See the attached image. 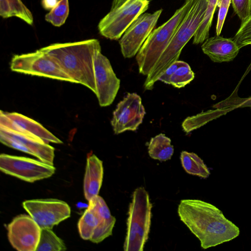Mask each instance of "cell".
Wrapping results in <instances>:
<instances>
[{"label": "cell", "mask_w": 251, "mask_h": 251, "mask_svg": "<svg viewBox=\"0 0 251 251\" xmlns=\"http://www.w3.org/2000/svg\"><path fill=\"white\" fill-rule=\"evenodd\" d=\"M231 111H232L231 109L228 108H215V109L201 112L195 116L188 117L182 123L183 129L186 133H189Z\"/></svg>", "instance_id": "cell-23"}, {"label": "cell", "mask_w": 251, "mask_h": 251, "mask_svg": "<svg viewBox=\"0 0 251 251\" xmlns=\"http://www.w3.org/2000/svg\"><path fill=\"white\" fill-rule=\"evenodd\" d=\"M174 149L171 140L165 134L160 133L150 140L148 145V153L154 159L165 161L171 158Z\"/></svg>", "instance_id": "cell-20"}, {"label": "cell", "mask_w": 251, "mask_h": 251, "mask_svg": "<svg viewBox=\"0 0 251 251\" xmlns=\"http://www.w3.org/2000/svg\"><path fill=\"white\" fill-rule=\"evenodd\" d=\"M217 109H230L233 110L238 107H251V97L249 98H240L237 93L233 92L227 99L223 100L213 106Z\"/></svg>", "instance_id": "cell-29"}, {"label": "cell", "mask_w": 251, "mask_h": 251, "mask_svg": "<svg viewBox=\"0 0 251 251\" xmlns=\"http://www.w3.org/2000/svg\"><path fill=\"white\" fill-rule=\"evenodd\" d=\"M146 111L142 99L135 93H128L113 111L111 125L115 134L135 131L142 124Z\"/></svg>", "instance_id": "cell-11"}, {"label": "cell", "mask_w": 251, "mask_h": 251, "mask_svg": "<svg viewBox=\"0 0 251 251\" xmlns=\"http://www.w3.org/2000/svg\"><path fill=\"white\" fill-rule=\"evenodd\" d=\"M231 2V0H219L218 1L219 9L216 28L217 35H220L221 33Z\"/></svg>", "instance_id": "cell-31"}, {"label": "cell", "mask_w": 251, "mask_h": 251, "mask_svg": "<svg viewBox=\"0 0 251 251\" xmlns=\"http://www.w3.org/2000/svg\"><path fill=\"white\" fill-rule=\"evenodd\" d=\"M96 96L100 106L110 105L114 100L120 87V80L116 76L108 59L98 50L94 57Z\"/></svg>", "instance_id": "cell-12"}, {"label": "cell", "mask_w": 251, "mask_h": 251, "mask_svg": "<svg viewBox=\"0 0 251 251\" xmlns=\"http://www.w3.org/2000/svg\"><path fill=\"white\" fill-rule=\"evenodd\" d=\"M100 223L99 216L91 201L78 222L80 237L84 240H91Z\"/></svg>", "instance_id": "cell-22"}, {"label": "cell", "mask_w": 251, "mask_h": 251, "mask_svg": "<svg viewBox=\"0 0 251 251\" xmlns=\"http://www.w3.org/2000/svg\"><path fill=\"white\" fill-rule=\"evenodd\" d=\"M90 201L93 202L100 218V223L90 241L99 243L112 235L116 218L111 214L108 207L101 197L98 195Z\"/></svg>", "instance_id": "cell-18"}, {"label": "cell", "mask_w": 251, "mask_h": 251, "mask_svg": "<svg viewBox=\"0 0 251 251\" xmlns=\"http://www.w3.org/2000/svg\"><path fill=\"white\" fill-rule=\"evenodd\" d=\"M180 159L182 167L189 174L206 178L210 172L203 161L196 153L182 151Z\"/></svg>", "instance_id": "cell-24"}, {"label": "cell", "mask_w": 251, "mask_h": 251, "mask_svg": "<svg viewBox=\"0 0 251 251\" xmlns=\"http://www.w3.org/2000/svg\"><path fill=\"white\" fill-rule=\"evenodd\" d=\"M23 206L41 229H52L71 215L69 205L57 199L27 200L23 202Z\"/></svg>", "instance_id": "cell-9"}, {"label": "cell", "mask_w": 251, "mask_h": 251, "mask_svg": "<svg viewBox=\"0 0 251 251\" xmlns=\"http://www.w3.org/2000/svg\"><path fill=\"white\" fill-rule=\"evenodd\" d=\"M177 213L204 249L232 240L240 234L239 227L226 219L222 211L201 200H181Z\"/></svg>", "instance_id": "cell-1"}, {"label": "cell", "mask_w": 251, "mask_h": 251, "mask_svg": "<svg viewBox=\"0 0 251 251\" xmlns=\"http://www.w3.org/2000/svg\"><path fill=\"white\" fill-rule=\"evenodd\" d=\"M66 249L63 241L51 228L41 229L40 240L36 251H64Z\"/></svg>", "instance_id": "cell-25"}, {"label": "cell", "mask_w": 251, "mask_h": 251, "mask_svg": "<svg viewBox=\"0 0 251 251\" xmlns=\"http://www.w3.org/2000/svg\"><path fill=\"white\" fill-rule=\"evenodd\" d=\"M0 126L35 135L47 143L61 144L62 141L37 122L17 112H0Z\"/></svg>", "instance_id": "cell-14"}, {"label": "cell", "mask_w": 251, "mask_h": 251, "mask_svg": "<svg viewBox=\"0 0 251 251\" xmlns=\"http://www.w3.org/2000/svg\"><path fill=\"white\" fill-rule=\"evenodd\" d=\"M152 204L148 192L143 187L133 192L129 205L125 251H142L149 237Z\"/></svg>", "instance_id": "cell-5"}, {"label": "cell", "mask_w": 251, "mask_h": 251, "mask_svg": "<svg viewBox=\"0 0 251 251\" xmlns=\"http://www.w3.org/2000/svg\"><path fill=\"white\" fill-rule=\"evenodd\" d=\"M103 175L102 161L95 154L88 156L83 188L85 198L88 201L98 195L102 182Z\"/></svg>", "instance_id": "cell-17"}, {"label": "cell", "mask_w": 251, "mask_h": 251, "mask_svg": "<svg viewBox=\"0 0 251 251\" xmlns=\"http://www.w3.org/2000/svg\"><path fill=\"white\" fill-rule=\"evenodd\" d=\"M232 39L240 49L251 45V14L242 21L239 28Z\"/></svg>", "instance_id": "cell-28"}, {"label": "cell", "mask_w": 251, "mask_h": 251, "mask_svg": "<svg viewBox=\"0 0 251 251\" xmlns=\"http://www.w3.org/2000/svg\"><path fill=\"white\" fill-rule=\"evenodd\" d=\"M0 15L3 18L17 17L29 25L33 22L31 12L21 0H0Z\"/></svg>", "instance_id": "cell-21"}, {"label": "cell", "mask_w": 251, "mask_h": 251, "mask_svg": "<svg viewBox=\"0 0 251 251\" xmlns=\"http://www.w3.org/2000/svg\"><path fill=\"white\" fill-rule=\"evenodd\" d=\"M0 170L6 174L33 182L50 177L55 173V168L41 160L1 153Z\"/></svg>", "instance_id": "cell-8"}, {"label": "cell", "mask_w": 251, "mask_h": 251, "mask_svg": "<svg viewBox=\"0 0 251 251\" xmlns=\"http://www.w3.org/2000/svg\"><path fill=\"white\" fill-rule=\"evenodd\" d=\"M10 67L11 71L19 73L75 83L55 59L41 49L33 52L14 55Z\"/></svg>", "instance_id": "cell-6"}, {"label": "cell", "mask_w": 251, "mask_h": 251, "mask_svg": "<svg viewBox=\"0 0 251 251\" xmlns=\"http://www.w3.org/2000/svg\"><path fill=\"white\" fill-rule=\"evenodd\" d=\"M8 238L12 247L19 251H36L41 228L29 215L15 217L7 226Z\"/></svg>", "instance_id": "cell-13"}, {"label": "cell", "mask_w": 251, "mask_h": 251, "mask_svg": "<svg viewBox=\"0 0 251 251\" xmlns=\"http://www.w3.org/2000/svg\"><path fill=\"white\" fill-rule=\"evenodd\" d=\"M209 0H195L192 6L178 27L168 46L162 53L144 83L145 90H151L160 75L175 62L201 23Z\"/></svg>", "instance_id": "cell-3"}, {"label": "cell", "mask_w": 251, "mask_h": 251, "mask_svg": "<svg viewBox=\"0 0 251 251\" xmlns=\"http://www.w3.org/2000/svg\"><path fill=\"white\" fill-rule=\"evenodd\" d=\"M195 0H186L166 22L152 30L137 52L139 72L148 75L165 50Z\"/></svg>", "instance_id": "cell-4"}, {"label": "cell", "mask_w": 251, "mask_h": 251, "mask_svg": "<svg viewBox=\"0 0 251 251\" xmlns=\"http://www.w3.org/2000/svg\"><path fill=\"white\" fill-rule=\"evenodd\" d=\"M194 77V73L189 65L184 61L177 60L160 75L158 80L180 88L189 83Z\"/></svg>", "instance_id": "cell-19"}, {"label": "cell", "mask_w": 251, "mask_h": 251, "mask_svg": "<svg viewBox=\"0 0 251 251\" xmlns=\"http://www.w3.org/2000/svg\"><path fill=\"white\" fill-rule=\"evenodd\" d=\"M235 13L241 22L251 14V0H231Z\"/></svg>", "instance_id": "cell-30"}, {"label": "cell", "mask_w": 251, "mask_h": 251, "mask_svg": "<svg viewBox=\"0 0 251 251\" xmlns=\"http://www.w3.org/2000/svg\"><path fill=\"white\" fill-rule=\"evenodd\" d=\"M201 49L212 61L221 63L232 61L240 49L232 38L216 35L206 39L202 43Z\"/></svg>", "instance_id": "cell-16"}, {"label": "cell", "mask_w": 251, "mask_h": 251, "mask_svg": "<svg viewBox=\"0 0 251 251\" xmlns=\"http://www.w3.org/2000/svg\"><path fill=\"white\" fill-rule=\"evenodd\" d=\"M219 0H209L203 20L194 36L193 44L202 43L209 37L213 15Z\"/></svg>", "instance_id": "cell-26"}, {"label": "cell", "mask_w": 251, "mask_h": 251, "mask_svg": "<svg viewBox=\"0 0 251 251\" xmlns=\"http://www.w3.org/2000/svg\"><path fill=\"white\" fill-rule=\"evenodd\" d=\"M126 0H113L111 9H113L119 7Z\"/></svg>", "instance_id": "cell-33"}, {"label": "cell", "mask_w": 251, "mask_h": 251, "mask_svg": "<svg viewBox=\"0 0 251 251\" xmlns=\"http://www.w3.org/2000/svg\"><path fill=\"white\" fill-rule=\"evenodd\" d=\"M148 0H127L119 7L111 9L99 22L100 34L110 40H118L127 28L149 7Z\"/></svg>", "instance_id": "cell-7"}, {"label": "cell", "mask_w": 251, "mask_h": 251, "mask_svg": "<svg viewBox=\"0 0 251 251\" xmlns=\"http://www.w3.org/2000/svg\"><path fill=\"white\" fill-rule=\"evenodd\" d=\"M162 12L161 9L153 13H143L127 28L119 40L125 58H131L137 54L155 27Z\"/></svg>", "instance_id": "cell-10"}, {"label": "cell", "mask_w": 251, "mask_h": 251, "mask_svg": "<svg viewBox=\"0 0 251 251\" xmlns=\"http://www.w3.org/2000/svg\"><path fill=\"white\" fill-rule=\"evenodd\" d=\"M69 13L68 0H60L50 11L45 16V20L55 26L63 25Z\"/></svg>", "instance_id": "cell-27"}, {"label": "cell", "mask_w": 251, "mask_h": 251, "mask_svg": "<svg viewBox=\"0 0 251 251\" xmlns=\"http://www.w3.org/2000/svg\"><path fill=\"white\" fill-rule=\"evenodd\" d=\"M41 49L54 58L75 83L85 86L96 95L94 57L101 50L98 40L55 43Z\"/></svg>", "instance_id": "cell-2"}, {"label": "cell", "mask_w": 251, "mask_h": 251, "mask_svg": "<svg viewBox=\"0 0 251 251\" xmlns=\"http://www.w3.org/2000/svg\"><path fill=\"white\" fill-rule=\"evenodd\" d=\"M0 133L17 141L26 147L31 155L40 160L53 165L54 148L43 139L35 135L21 132L0 126Z\"/></svg>", "instance_id": "cell-15"}, {"label": "cell", "mask_w": 251, "mask_h": 251, "mask_svg": "<svg viewBox=\"0 0 251 251\" xmlns=\"http://www.w3.org/2000/svg\"><path fill=\"white\" fill-rule=\"evenodd\" d=\"M59 0H42V5L46 10L52 9L58 3Z\"/></svg>", "instance_id": "cell-32"}]
</instances>
